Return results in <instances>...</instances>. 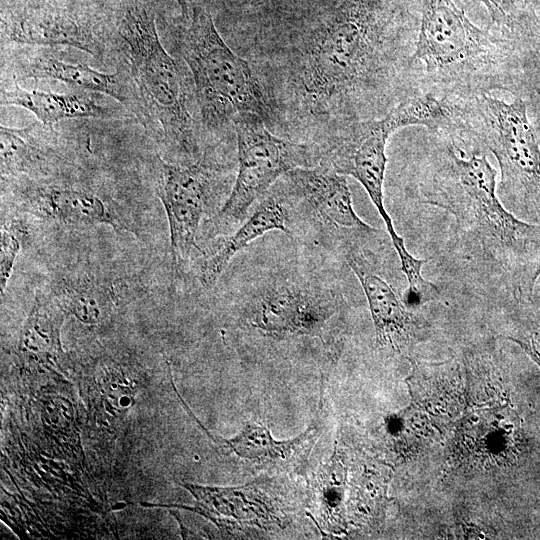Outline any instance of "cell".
<instances>
[{
    "instance_id": "obj_19",
    "label": "cell",
    "mask_w": 540,
    "mask_h": 540,
    "mask_svg": "<svg viewBox=\"0 0 540 540\" xmlns=\"http://www.w3.org/2000/svg\"><path fill=\"white\" fill-rule=\"evenodd\" d=\"M53 127H0L1 175L38 177L47 175L52 162Z\"/></svg>"
},
{
    "instance_id": "obj_16",
    "label": "cell",
    "mask_w": 540,
    "mask_h": 540,
    "mask_svg": "<svg viewBox=\"0 0 540 540\" xmlns=\"http://www.w3.org/2000/svg\"><path fill=\"white\" fill-rule=\"evenodd\" d=\"M184 486L197 500L195 510L228 532L242 530L244 526L266 528L276 520L271 508L254 487Z\"/></svg>"
},
{
    "instance_id": "obj_26",
    "label": "cell",
    "mask_w": 540,
    "mask_h": 540,
    "mask_svg": "<svg viewBox=\"0 0 540 540\" xmlns=\"http://www.w3.org/2000/svg\"><path fill=\"white\" fill-rule=\"evenodd\" d=\"M177 1V3L180 5L181 7V10H182V16L183 17H186L187 14H188V10H187V5H186V0H175Z\"/></svg>"
},
{
    "instance_id": "obj_24",
    "label": "cell",
    "mask_w": 540,
    "mask_h": 540,
    "mask_svg": "<svg viewBox=\"0 0 540 540\" xmlns=\"http://www.w3.org/2000/svg\"><path fill=\"white\" fill-rule=\"evenodd\" d=\"M0 290L4 296L17 256L21 250L20 234L7 224L1 226Z\"/></svg>"
},
{
    "instance_id": "obj_4",
    "label": "cell",
    "mask_w": 540,
    "mask_h": 540,
    "mask_svg": "<svg viewBox=\"0 0 540 540\" xmlns=\"http://www.w3.org/2000/svg\"><path fill=\"white\" fill-rule=\"evenodd\" d=\"M117 31L147 124L156 123L164 145L184 164L201 161L200 126L191 114L181 69L161 43L154 8L146 0H126Z\"/></svg>"
},
{
    "instance_id": "obj_18",
    "label": "cell",
    "mask_w": 540,
    "mask_h": 540,
    "mask_svg": "<svg viewBox=\"0 0 540 540\" xmlns=\"http://www.w3.org/2000/svg\"><path fill=\"white\" fill-rule=\"evenodd\" d=\"M511 413L504 407H481L466 415L458 430V446L465 458L494 464L510 452Z\"/></svg>"
},
{
    "instance_id": "obj_17",
    "label": "cell",
    "mask_w": 540,
    "mask_h": 540,
    "mask_svg": "<svg viewBox=\"0 0 540 540\" xmlns=\"http://www.w3.org/2000/svg\"><path fill=\"white\" fill-rule=\"evenodd\" d=\"M93 92L56 93L28 90L16 83L1 89V105L24 108L38 121L53 127L57 122L73 118H108L115 112L98 102Z\"/></svg>"
},
{
    "instance_id": "obj_5",
    "label": "cell",
    "mask_w": 540,
    "mask_h": 540,
    "mask_svg": "<svg viewBox=\"0 0 540 540\" xmlns=\"http://www.w3.org/2000/svg\"><path fill=\"white\" fill-rule=\"evenodd\" d=\"M463 130L496 158L498 195L518 218L540 224V142L521 97L481 93L457 101Z\"/></svg>"
},
{
    "instance_id": "obj_8",
    "label": "cell",
    "mask_w": 540,
    "mask_h": 540,
    "mask_svg": "<svg viewBox=\"0 0 540 540\" xmlns=\"http://www.w3.org/2000/svg\"><path fill=\"white\" fill-rule=\"evenodd\" d=\"M248 296L245 319L275 337L320 334L344 302L331 288L284 275L261 282Z\"/></svg>"
},
{
    "instance_id": "obj_23",
    "label": "cell",
    "mask_w": 540,
    "mask_h": 540,
    "mask_svg": "<svg viewBox=\"0 0 540 540\" xmlns=\"http://www.w3.org/2000/svg\"><path fill=\"white\" fill-rule=\"evenodd\" d=\"M486 7L493 25L502 36L509 39L520 28L522 0H480Z\"/></svg>"
},
{
    "instance_id": "obj_7",
    "label": "cell",
    "mask_w": 540,
    "mask_h": 540,
    "mask_svg": "<svg viewBox=\"0 0 540 540\" xmlns=\"http://www.w3.org/2000/svg\"><path fill=\"white\" fill-rule=\"evenodd\" d=\"M398 131L387 113L381 118L360 121L351 126L323 154L321 162L337 173L357 180L382 218L407 280L405 293L412 298L427 297L434 284L422 275L427 260L414 257L406 248L384 203L389 138Z\"/></svg>"
},
{
    "instance_id": "obj_15",
    "label": "cell",
    "mask_w": 540,
    "mask_h": 540,
    "mask_svg": "<svg viewBox=\"0 0 540 540\" xmlns=\"http://www.w3.org/2000/svg\"><path fill=\"white\" fill-rule=\"evenodd\" d=\"M288 198L280 179L258 200L252 214L226 238L203 264L202 284L213 287L235 255L264 234L279 230L290 233Z\"/></svg>"
},
{
    "instance_id": "obj_6",
    "label": "cell",
    "mask_w": 540,
    "mask_h": 540,
    "mask_svg": "<svg viewBox=\"0 0 540 540\" xmlns=\"http://www.w3.org/2000/svg\"><path fill=\"white\" fill-rule=\"evenodd\" d=\"M237 173L228 197L213 217L217 232L237 228L255 203L287 172L313 167L322 155L311 144L272 132L262 117L243 114L235 121Z\"/></svg>"
},
{
    "instance_id": "obj_21",
    "label": "cell",
    "mask_w": 540,
    "mask_h": 540,
    "mask_svg": "<svg viewBox=\"0 0 540 540\" xmlns=\"http://www.w3.org/2000/svg\"><path fill=\"white\" fill-rule=\"evenodd\" d=\"M65 316L52 294L37 291L20 333V353L43 363L55 359L61 352L60 329Z\"/></svg>"
},
{
    "instance_id": "obj_3",
    "label": "cell",
    "mask_w": 540,
    "mask_h": 540,
    "mask_svg": "<svg viewBox=\"0 0 540 540\" xmlns=\"http://www.w3.org/2000/svg\"><path fill=\"white\" fill-rule=\"evenodd\" d=\"M186 17L178 48L192 78L201 134L218 141L236 139L235 121L249 113L268 126L263 86L251 64L221 36L209 7L194 5Z\"/></svg>"
},
{
    "instance_id": "obj_11",
    "label": "cell",
    "mask_w": 540,
    "mask_h": 540,
    "mask_svg": "<svg viewBox=\"0 0 540 540\" xmlns=\"http://www.w3.org/2000/svg\"><path fill=\"white\" fill-rule=\"evenodd\" d=\"M280 179L290 200L328 230L346 237L349 249L363 247L364 240L381 234L356 213L346 176L326 164L296 168Z\"/></svg>"
},
{
    "instance_id": "obj_13",
    "label": "cell",
    "mask_w": 540,
    "mask_h": 540,
    "mask_svg": "<svg viewBox=\"0 0 540 540\" xmlns=\"http://www.w3.org/2000/svg\"><path fill=\"white\" fill-rule=\"evenodd\" d=\"M13 71L16 80L50 79L82 91L105 94L133 113L143 125L147 124L141 98L130 75L101 72L83 63L65 61L49 50L41 49L16 57Z\"/></svg>"
},
{
    "instance_id": "obj_2",
    "label": "cell",
    "mask_w": 540,
    "mask_h": 540,
    "mask_svg": "<svg viewBox=\"0 0 540 540\" xmlns=\"http://www.w3.org/2000/svg\"><path fill=\"white\" fill-rule=\"evenodd\" d=\"M511 44L475 25L453 0H422L410 62L424 91L465 99L507 88Z\"/></svg>"
},
{
    "instance_id": "obj_25",
    "label": "cell",
    "mask_w": 540,
    "mask_h": 540,
    "mask_svg": "<svg viewBox=\"0 0 540 540\" xmlns=\"http://www.w3.org/2000/svg\"><path fill=\"white\" fill-rule=\"evenodd\" d=\"M507 338L516 343L540 369V330L524 331L514 336H508Z\"/></svg>"
},
{
    "instance_id": "obj_1",
    "label": "cell",
    "mask_w": 540,
    "mask_h": 540,
    "mask_svg": "<svg viewBox=\"0 0 540 540\" xmlns=\"http://www.w3.org/2000/svg\"><path fill=\"white\" fill-rule=\"evenodd\" d=\"M431 149L418 182L421 201L445 210L482 258L505 277L511 295H531L540 277V224L502 203L497 170L482 148L455 133Z\"/></svg>"
},
{
    "instance_id": "obj_10",
    "label": "cell",
    "mask_w": 540,
    "mask_h": 540,
    "mask_svg": "<svg viewBox=\"0 0 540 540\" xmlns=\"http://www.w3.org/2000/svg\"><path fill=\"white\" fill-rule=\"evenodd\" d=\"M2 44L65 45L103 58L107 43L100 28L75 8L50 1L10 8L1 17Z\"/></svg>"
},
{
    "instance_id": "obj_22",
    "label": "cell",
    "mask_w": 540,
    "mask_h": 540,
    "mask_svg": "<svg viewBox=\"0 0 540 540\" xmlns=\"http://www.w3.org/2000/svg\"><path fill=\"white\" fill-rule=\"evenodd\" d=\"M315 432V428L311 427L294 439L277 441L265 427L255 423L247 424L238 435L230 439L216 437L207 431L221 447L257 464L289 462L309 443Z\"/></svg>"
},
{
    "instance_id": "obj_12",
    "label": "cell",
    "mask_w": 540,
    "mask_h": 540,
    "mask_svg": "<svg viewBox=\"0 0 540 540\" xmlns=\"http://www.w3.org/2000/svg\"><path fill=\"white\" fill-rule=\"evenodd\" d=\"M345 258L367 299L377 343L398 352L409 347L419 329L413 309L377 270L370 250L355 247L346 251Z\"/></svg>"
},
{
    "instance_id": "obj_14",
    "label": "cell",
    "mask_w": 540,
    "mask_h": 540,
    "mask_svg": "<svg viewBox=\"0 0 540 540\" xmlns=\"http://www.w3.org/2000/svg\"><path fill=\"white\" fill-rule=\"evenodd\" d=\"M24 195L31 207L52 220L75 226L107 225L134 233L131 222L108 199L91 189L65 184L31 183Z\"/></svg>"
},
{
    "instance_id": "obj_9",
    "label": "cell",
    "mask_w": 540,
    "mask_h": 540,
    "mask_svg": "<svg viewBox=\"0 0 540 540\" xmlns=\"http://www.w3.org/2000/svg\"><path fill=\"white\" fill-rule=\"evenodd\" d=\"M225 180L202 161L176 164L158 158L156 194L166 212L175 263L202 252L196 241L197 232L212 201L223 191Z\"/></svg>"
},
{
    "instance_id": "obj_20",
    "label": "cell",
    "mask_w": 540,
    "mask_h": 540,
    "mask_svg": "<svg viewBox=\"0 0 540 540\" xmlns=\"http://www.w3.org/2000/svg\"><path fill=\"white\" fill-rule=\"evenodd\" d=\"M52 295L66 315L90 325L107 320L118 303V294L111 282L89 276L61 279Z\"/></svg>"
}]
</instances>
